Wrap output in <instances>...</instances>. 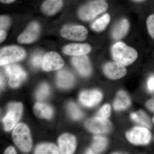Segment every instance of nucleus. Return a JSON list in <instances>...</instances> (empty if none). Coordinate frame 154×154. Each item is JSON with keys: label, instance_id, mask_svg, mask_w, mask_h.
Wrapping results in <instances>:
<instances>
[{"label": "nucleus", "instance_id": "nucleus-1", "mask_svg": "<svg viewBox=\"0 0 154 154\" xmlns=\"http://www.w3.org/2000/svg\"><path fill=\"white\" fill-rule=\"evenodd\" d=\"M111 54L116 62L125 66L133 63L138 57L136 50L122 42H117L113 45Z\"/></svg>", "mask_w": 154, "mask_h": 154}, {"label": "nucleus", "instance_id": "nucleus-2", "mask_svg": "<svg viewBox=\"0 0 154 154\" xmlns=\"http://www.w3.org/2000/svg\"><path fill=\"white\" fill-rule=\"evenodd\" d=\"M108 7V4L105 0H96L81 7L78 14L83 21H91L105 12Z\"/></svg>", "mask_w": 154, "mask_h": 154}, {"label": "nucleus", "instance_id": "nucleus-3", "mask_svg": "<svg viewBox=\"0 0 154 154\" xmlns=\"http://www.w3.org/2000/svg\"><path fill=\"white\" fill-rule=\"evenodd\" d=\"M12 136L14 143L22 151H30L32 147V140L27 125L22 123L17 124L13 130Z\"/></svg>", "mask_w": 154, "mask_h": 154}, {"label": "nucleus", "instance_id": "nucleus-4", "mask_svg": "<svg viewBox=\"0 0 154 154\" xmlns=\"http://www.w3.org/2000/svg\"><path fill=\"white\" fill-rule=\"evenodd\" d=\"M25 56V50L19 46H10L3 48L0 51V65H6L22 60Z\"/></svg>", "mask_w": 154, "mask_h": 154}, {"label": "nucleus", "instance_id": "nucleus-5", "mask_svg": "<svg viewBox=\"0 0 154 154\" xmlns=\"http://www.w3.org/2000/svg\"><path fill=\"white\" fill-rule=\"evenodd\" d=\"M23 110L21 103H10L8 106V113L3 119L5 129L9 131L17 125L20 120Z\"/></svg>", "mask_w": 154, "mask_h": 154}, {"label": "nucleus", "instance_id": "nucleus-6", "mask_svg": "<svg viewBox=\"0 0 154 154\" xmlns=\"http://www.w3.org/2000/svg\"><path fill=\"white\" fill-rule=\"evenodd\" d=\"M126 137L131 143L136 145L148 144L151 139V134L146 128L136 127L128 131Z\"/></svg>", "mask_w": 154, "mask_h": 154}, {"label": "nucleus", "instance_id": "nucleus-7", "mask_svg": "<svg viewBox=\"0 0 154 154\" xmlns=\"http://www.w3.org/2000/svg\"><path fill=\"white\" fill-rule=\"evenodd\" d=\"M88 33L87 28L82 25L65 26L60 31L61 35L64 38L77 41L85 40Z\"/></svg>", "mask_w": 154, "mask_h": 154}, {"label": "nucleus", "instance_id": "nucleus-8", "mask_svg": "<svg viewBox=\"0 0 154 154\" xmlns=\"http://www.w3.org/2000/svg\"><path fill=\"white\" fill-rule=\"evenodd\" d=\"M64 62L62 58L57 53L49 52L42 58V68L45 71L57 70L63 67Z\"/></svg>", "mask_w": 154, "mask_h": 154}, {"label": "nucleus", "instance_id": "nucleus-9", "mask_svg": "<svg viewBox=\"0 0 154 154\" xmlns=\"http://www.w3.org/2000/svg\"><path fill=\"white\" fill-rule=\"evenodd\" d=\"M86 128L96 134L105 133L111 129V124L107 118L97 117L90 119L86 121Z\"/></svg>", "mask_w": 154, "mask_h": 154}, {"label": "nucleus", "instance_id": "nucleus-10", "mask_svg": "<svg viewBox=\"0 0 154 154\" xmlns=\"http://www.w3.org/2000/svg\"><path fill=\"white\" fill-rule=\"evenodd\" d=\"M5 72L9 78V85L12 88L19 87L26 79V73L21 67L17 65H11L6 66Z\"/></svg>", "mask_w": 154, "mask_h": 154}, {"label": "nucleus", "instance_id": "nucleus-11", "mask_svg": "<svg viewBox=\"0 0 154 154\" xmlns=\"http://www.w3.org/2000/svg\"><path fill=\"white\" fill-rule=\"evenodd\" d=\"M103 72L106 77L112 80L123 78L127 72L125 66L116 61L105 64L103 67Z\"/></svg>", "mask_w": 154, "mask_h": 154}, {"label": "nucleus", "instance_id": "nucleus-12", "mask_svg": "<svg viewBox=\"0 0 154 154\" xmlns=\"http://www.w3.org/2000/svg\"><path fill=\"white\" fill-rule=\"evenodd\" d=\"M60 154H72L76 147V140L72 135L65 134L58 140Z\"/></svg>", "mask_w": 154, "mask_h": 154}, {"label": "nucleus", "instance_id": "nucleus-13", "mask_svg": "<svg viewBox=\"0 0 154 154\" xmlns=\"http://www.w3.org/2000/svg\"><path fill=\"white\" fill-rule=\"evenodd\" d=\"M40 28L36 22L30 23L25 31L18 37V42L22 44H28L36 40L39 35Z\"/></svg>", "mask_w": 154, "mask_h": 154}, {"label": "nucleus", "instance_id": "nucleus-14", "mask_svg": "<svg viewBox=\"0 0 154 154\" xmlns=\"http://www.w3.org/2000/svg\"><path fill=\"white\" fill-rule=\"evenodd\" d=\"M102 98V93L98 90L84 91L80 94L79 100L84 106L93 107L101 102Z\"/></svg>", "mask_w": 154, "mask_h": 154}, {"label": "nucleus", "instance_id": "nucleus-15", "mask_svg": "<svg viewBox=\"0 0 154 154\" xmlns=\"http://www.w3.org/2000/svg\"><path fill=\"white\" fill-rule=\"evenodd\" d=\"M72 63L75 68L83 76L90 75L92 68L90 60L86 55L74 56L72 59Z\"/></svg>", "mask_w": 154, "mask_h": 154}, {"label": "nucleus", "instance_id": "nucleus-16", "mask_svg": "<svg viewBox=\"0 0 154 154\" xmlns=\"http://www.w3.org/2000/svg\"><path fill=\"white\" fill-rule=\"evenodd\" d=\"M91 50L89 44L72 43L64 47L63 52L66 55L77 56L86 55L90 52Z\"/></svg>", "mask_w": 154, "mask_h": 154}, {"label": "nucleus", "instance_id": "nucleus-17", "mask_svg": "<svg viewBox=\"0 0 154 154\" xmlns=\"http://www.w3.org/2000/svg\"><path fill=\"white\" fill-rule=\"evenodd\" d=\"M74 82V77L70 72L66 70H61L58 72L57 76V85L61 88L67 89L70 88Z\"/></svg>", "mask_w": 154, "mask_h": 154}, {"label": "nucleus", "instance_id": "nucleus-18", "mask_svg": "<svg viewBox=\"0 0 154 154\" xmlns=\"http://www.w3.org/2000/svg\"><path fill=\"white\" fill-rule=\"evenodd\" d=\"M63 0H45L41 6V11L46 15L51 16L62 8Z\"/></svg>", "mask_w": 154, "mask_h": 154}, {"label": "nucleus", "instance_id": "nucleus-19", "mask_svg": "<svg viewBox=\"0 0 154 154\" xmlns=\"http://www.w3.org/2000/svg\"><path fill=\"white\" fill-rule=\"evenodd\" d=\"M129 29V23L125 19H121L113 28L112 36L115 40H119L123 38L128 32Z\"/></svg>", "mask_w": 154, "mask_h": 154}, {"label": "nucleus", "instance_id": "nucleus-20", "mask_svg": "<svg viewBox=\"0 0 154 154\" xmlns=\"http://www.w3.org/2000/svg\"><path fill=\"white\" fill-rule=\"evenodd\" d=\"M131 104L130 98L126 92L123 91L118 92L113 103V107L115 110H124L129 107Z\"/></svg>", "mask_w": 154, "mask_h": 154}, {"label": "nucleus", "instance_id": "nucleus-21", "mask_svg": "<svg viewBox=\"0 0 154 154\" xmlns=\"http://www.w3.org/2000/svg\"><path fill=\"white\" fill-rule=\"evenodd\" d=\"M33 111L37 117L45 119L51 118L53 113V110L51 107L41 103H36L34 105Z\"/></svg>", "mask_w": 154, "mask_h": 154}, {"label": "nucleus", "instance_id": "nucleus-22", "mask_svg": "<svg viewBox=\"0 0 154 154\" xmlns=\"http://www.w3.org/2000/svg\"><path fill=\"white\" fill-rule=\"evenodd\" d=\"M107 140L100 136H96L94 138L92 147L87 152V154H96L103 151L107 146Z\"/></svg>", "mask_w": 154, "mask_h": 154}, {"label": "nucleus", "instance_id": "nucleus-23", "mask_svg": "<svg viewBox=\"0 0 154 154\" xmlns=\"http://www.w3.org/2000/svg\"><path fill=\"white\" fill-rule=\"evenodd\" d=\"M110 21V17L109 14H104L93 23L91 28L96 32H101L107 28Z\"/></svg>", "mask_w": 154, "mask_h": 154}, {"label": "nucleus", "instance_id": "nucleus-24", "mask_svg": "<svg viewBox=\"0 0 154 154\" xmlns=\"http://www.w3.org/2000/svg\"><path fill=\"white\" fill-rule=\"evenodd\" d=\"M131 117L134 121L141 124L146 128H150L152 127L150 119L143 111H139L131 114Z\"/></svg>", "mask_w": 154, "mask_h": 154}, {"label": "nucleus", "instance_id": "nucleus-25", "mask_svg": "<svg viewBox=\"0 0 154 154\" xmlns=\"http://www.w3.org/2000/svg\"><path fill=\"white\" fill-rule=\"evenodd\" d=\"M35 154H60L59 148L52 143H43L36 147Z\"/></svg>", "mask_w": 154, "mask_h": 154}, {"label": "nucleus", "instance_id": "nucleus-26", "mask_svg": "<svg viewBox=\"0 0 154 154\" xmlns=\"http://www.w3.org/2000/svg\"><path fill=\"white\" fill-rule=\"evenodd\" d=\"M68 110L72 118L74 119H79L82 118L83 114L79 107L74 103L70 102L68 104Z\"/></svg>", "mask_w": 154, "mask_h": 154}, {"label": "nucleus", "instance_id": "nucleus-27", "mask_svg": "<svg viewBox=\"0 0 154 154\" xmlns=\"http://www.w3.org/2000/svg\"><path fill=\"white\" fill-rule=\"evenodd\" d=\"M49 86L47 84H42L36 92V98L38 100H42L47 97L49 94Z\"/></svg>", "mask_w": 154, "mask_h": 154}, {"label": "nucleus", "instance_id": "nucleus-28", "mask_svg": "<svg viewBox=\"0 0 154 154\" xmlns=\"http://www.w3.org/2000/svg\"><path fill=\"white\" fill-rule=\"evenodd\" d=\"M42 58L43 57L41 52H38L34 54L31 58V63L32 66L35 68L39 67L41 65Z\"/></svg>", "mask_w": 154, "mask_h": 154}, {"label": "nucleus", "instance_id": "nucleus-29", "mask_svg": "<svg viewBox=\"0 0 154 154\" xmlns=\"http://www.w3.org/2000/svg\"><path fill=\"white\" fill-rule=\"evenodd\" d=\"M146 26L150 36L154 39V14L150 15L146 20Z\"/></svg>", "mask_w": 154, "mask_h": 154}, {"label": "nucleus", "instance_id": "nucleus-30", "mask_svg": "<svg viewBox=\"0 0 154 154\" xmlns=\"http://www.w3.org/2000/svg\"><path fill=\"white\" fill-rule=\"evenodd\" d=\"M111 107L109 104H105L103 105L99 110L97 116L102 118H107L110 115Z\"/></svg>", "mask_w": 154, "mask_h": 154}, {"label": "nucleus", "instance_id": "nucleus-31", "mask_svg": "<svg viewBox=\"0 0 154 154\" xmlns=\"http://www.w3.org/2000/svg\"><path fill=\"white\" fill-rule=\"evenodd\" d=\"M11 24V20L7 16H2L0 17V28L1 30H7Z\"/></svg>", "mask_w": 154, "mask_h": 154}, {"label": "nucleus", "instance_id": "nucleus-32", "mask_svg": "<svg viewBox=\"0 0 154 154\" xmlns=\"http://www.w3.org/2000/svg\"><path fill=\"white\" fill-rule=\"evenodd\" d=\"M147 87L149 91L151 93L154 92V75L151 76L149 78L147 83Z\"/></svg>", "mask_w": 154, "mask_h": 154}, {"label": "nucleus", "instance_id": "nucleus-33", "mask_svg": "<svg viewBox=\"0 0 154 154\" xmlns=\"http://www.w3.org/2000/svg\"><path fill=\"white\" fill-rule=\"evenodd\" d=\"M146 106L149 110L154 112V97L146 102Z\"/></svg>", "mask_w": 154, "mask_h": 154}, {"label": "nucleus", "instance_id": "nucleus-34", "mask_svg": "<svg viewBox=\"0 0 154 154\" xmlns=\"http://www.w3.org/2000/svg\"><path fill=\"white\" fill-rule=\"evenodd\" d=\"M7 34L5 30H0V42L2 43L5 40L7 36Z\"/></svg>", "mask_w": 154, "mask_h": 154}, {"label": "nucleus", "instance_id": "nucleus-35", "mask_svg": "<svg viewBox=\"0 0 154 154\" xmlns=\"http://www.w3.org/2000/svg\"><path fill=\"white\" fill-rule=\"evenodd\" d=\"M5 154H17V152L13 146H9L5 151Z\"/></svg>", "mask_w": 154, "mask_h": 154}, {"label": "nucleus", "instance_id": "nucleus-36", "mask_svg": "<svg viewBox=\"0 0 154 154\" xmlns=\"http://www.w3.org/2000/svg\"><path fill=\"white\" fill-rule=\"evenodd\" d=\"M4 85H5V81H4V77L3 75L1 74V88H4Z\"/></svg>", "mask_w": 154, "mask_h": 154}, {"label": "nucleus", "instance_id": "nucleus-37", "mask_svg": "<svg viewBox=\"0 0 154 154\" xmlns=\"http://www.w3.org/2000/svg\"><path fill=\"white\" fill-rule=\"evenodd\" d=\"M15 1L16 0H1V2L5 4H10V3L13 2Z\"/></svg>", "mask_w": 154, "mask_h": 154}, {"label": "nucleus", "instance_id": "nucleus-38", "mask_svg": "<svg viewBox=\"0 0 154 154\" xmlns=\"http://www.w3.org/2000/svg\"><path fill=\"white\" fill-rule=\"evenodd\" d=\"M134 1H136V2H142V1H143L144 0H134Z\"/></svg>", "mask_w": 154, "mask_h": 154}, {"label": "nucleus", "instance_id": "nucleus-39", "mask_svg": "<svg viewBox=\"0 0 154 154\" xmlns=\"http://www.w3.org/2000/svg\"><path fill=\"white\" fill-rule=\"evenodd\" d=\"M153 123H154V117L153 119Z\"/></svg>", "mask_w": 154, "mask_h": 154}]
</instances>
